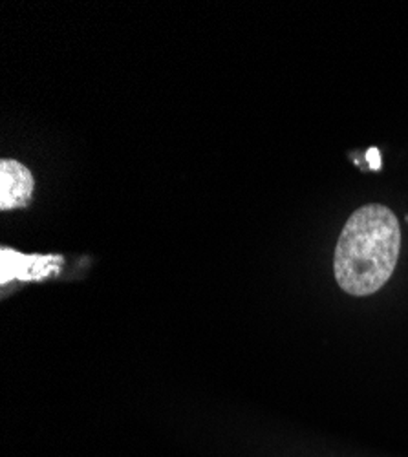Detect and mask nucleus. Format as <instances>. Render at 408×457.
<instances>
[{
	"instance_id": "f257e3e1",
	"label": "nucleus",
	"mask_w": 408,
	"mask_h": 457,
	"mask_svg": "<svg viewBox=\"0 0 408 457\" xmlns=\"http://www.w3.org/2000/svg\"><path fill=\"white\" fill-rule=\"evenodd\" d=\"M401 253V227L396 214L379 204L357 209L343 227L333 273L352 296L378 293L394 275Z\"/></svg>"
},
{
	"instance_id": "f03ea898",
	"label": "nucleus",
	"mask_w": 408,
	"mask_h": 457,
	"mask_svg": "<svg viewBox=\"0 0 408 457\" xmlns=\"http://www.w3.org/2000/svg\"><path fill=\"white\" fill-rule=\"evenodd\" d=\"M35 181L28 167L15 160L0 162V211L29 205Z\"/></svg>"
}]
</instances>
